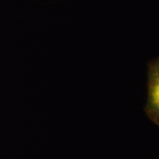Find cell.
<instances>
[{"label":"cell","instance_id":"obj_1","mask_svg":"<svg viewBox=\"0 0 159 159\" xmlns=\"http://www.w3.org/2000/svg\"><path fill=\"white\" fill-rule=\"evenodd\" d=\"M144 111L148 119L159 127V57L148 65V97Z\"/></svg>","mask_w":159,"mask_h":159}]
</instances>
